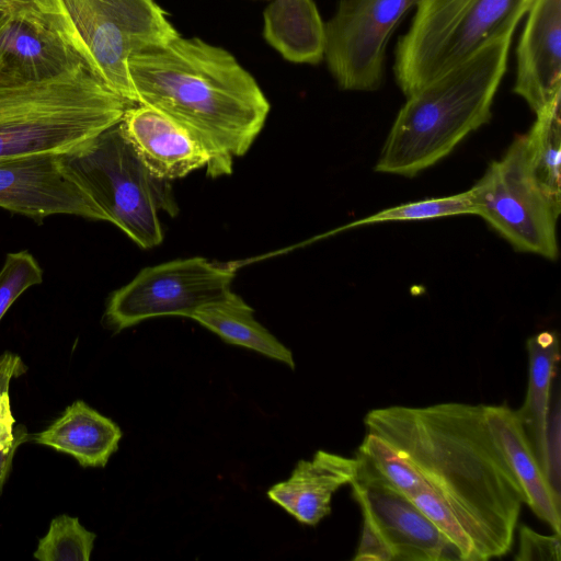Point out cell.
Wrapping results in <instances>:
<instances>
[{"label": "cell", "mask_w": 561, "mask_h": 561, "mask_svg": "<svg viewBox=\"0 0 561 561\" xmlns=\"http://www.w3.org/2000/svg\"><path fill=\"white\" fill-rule=\"evenodd\" d=\"M484 404L390 405L370 410L367 432L421 474L469 538L474 561L507 554L525 494L488 427Z\"/></svg>", "instance_id": "6da1fadb"}, {"label": "cell", "mask_w": 561, "mask_h": 561, "mask_svg": "<svg viewBox=\"0 0 561 561\" xmlns=\"http://www.w3.org/2000/svg\"><path fill=\"white\" fill-rule=\"evenodd\" d=\"M134 104L151 106L194 130L205 142L211 178L232 172L270 113L260 85L228 50L178 35L130 57Z\"/></svg>", "instance_id": "7a4b0ae2"}, {"label": "cell", "mask_w": 561, "mask_h": 561, "mask_svg": "<svg viewBox=\"0 0 561 561\" xmlns=\"http://www.w3.org/2000/svg\"><path fill=\"white\" fill-rule=\"evenodd\" d=\"M513 35L497 38L407 96L376 171L412 178L492 116Z\"/></svg>", "instance_id": "3957f363"}, {"label": "cell", "mask_w": 561, "mask_h": 561, "mask_svg": "<svg viewBox=\"0 0 561 561\" xmlns=\"http://www.w3.org/2000/svg\"><path fill=\"white\" fill-rule=\"evenodd\" d=\"M129 105L84 65L41 81L0 70V161L77 149L118 124Z\"/></svg>", "instance_id": "277c9868"}, {"label": "cell", "mask_w": 561, "mask_h": 561, "mask_svg": "<svg viewBox=\"0 0 561 561\" xmlns=\"http://www.w3.org/2000/svg\"><path fill=\"white\" fill-rule=\"evenodd\" d=\"M48 25L104 85L129 104L131 56L180 35L156 0H36Z\"/></svg>", "instance_id": "5b68a950"}, {"label": "cell", "mask_w": 561, "mask_h": 561, "mask_svg": "<svg viewBox=\"0 0 561 561\" xmlns=\"http://www.w3.org/2000/svg\"><path fill=\"white\" fill-rule=\"evenodd\" d=\"M58 159L64 173L87 194L103 221L119 228L142 249L162 242L159 215L178 210L170 181L148 171L119 123Z\"/></svg>", "instance_id": "8992f818"}, {"label": "cell", "mask_w": 561, "mask_h": 561, "mask_svg": "<svg viewBox=\"0 0 561 561\" xmlns=\"http://www.w3.org/2000/svg\"><path fill=\"white\" fill-rule=\"evenodd\" d=\"M535 0H419L399 37L394 80L409 96L484 45L513 35Z\"/></svg>", "instance_id": "52a82bcc"}, {"label": "cell", "mask_w": 561, "mask_h": 561, "mask_svg": "<svg viewBox=\"0 0 561 561\" xmlns=\"http://www.w3.org/2000/svg\"><path fill=\"white\" fill-rule=\"evenodd\" d=\"M477 215L517 251L558 257L557 220L560 208L545 193L528 163L525 137L490 164L470 188Z\"/></svg>", "instance_id": "ba28073f"}, {"label": "cell", "mask_w": 561, "mask_h": 561, "mask_svg": "<svg viewBox=\"0 0 561 561\" xmlns=\"http://www.w3.org/2000/svg\"><path fill=\"white\" fill-rule=\"evenodd\" d=\"M233 278L232 268L202 256L146 267L111 294L105 324L119 332L157 317L192 318L201 308L232 291Z\"/></svg>", "instance_id": "9c48e42d"}, {"label": "cell", "mask_w": 561, "mask_h": 561, "mask_svg": "<svg viewBox=\"0 0 561 561\" xmlns=\"http://www.w3.org/2000/svg\"><path fill=\"white\" fill-rule=\"evenodd\" d=\"M419 0H340L325 24L324 60L340 89L371 92L385 77L389 38Z\"/></svg>", "instance_id": "30bf717a"}, {"label": "cell", "mask_w": 561, "mask_h": 561, "mask_svg": "<svg viewBox=\"0 0 561 561\" xmlns=\"http://www.w3.org/2000/svg\"><path fill=\"white\" fill-rule=\"evenodd\" d=\"M351 482L363 520L387 547L391 561L461 560L457 548L408 496L382 479L364 459Z\"/></svg>", "instance_id": "8fae6325"}, {"label": "cell", "mask_w": 561, "mask_h": 561, "mask_svg": "<svg viewBox=\"0 0 561 561\" xmlns=\"http://www.w3.org/2000/svg\"><path fill=\"white\" fill-rule=\"evenodd\" d=\"M58 156L41 153L0 161V208L37 222L53 215L102 220L96 206L64 173Z\"/></svg>", "instance_id": "7c38bea8"}, {"label": "cell", "mask_w": 561, "mask_h": 561, "mask_svg": "<svg viewBox=\"0 0 561 561\" xmlns=\"http://www.w3.org/2000/svg\"><path fill=\"white\" fill-rule=\"evenodd\" d=\"M136 154L156 178H184L210 162L203 139L171 116L144 104L129 105L119 122Z\"/></svg>", "instance_id": "4fadbf2b"}, {"label": "cell", "mask_w": 561, "mask_h": 561, "mask_svg": "<svg viewBox=\"0 0 561 561\" xmlns=\"http://www.w3.org/2000/svg\"><path fill=\"white\" fill-rule=\"evenodd\" d=\"M526 15L513 91L537 114L561 95V0H535Z\"/></svg>", "instance_id": "5bb4252c"}, {"label": "cell", "mask_w": 561, "mask_h": 561, "mask_svg": "<svg viewBox=\"0 0 561 561\" xmlns=\"http://www.w3.org/2000/svg\"><path fill=\"white\" fill-rule=\"evenodd\" d=\"M84 65L41 12L11 15L0 48V70L24 80H48Z\"/></svg>", "instance_id": "9a60e30c"}, {"label": "cell", "mask_w": 561, "mask_h": 561, "mask_svg": "<svg viewBox=\"0 0 561 561\" xmlns=\"http://www.w3.org/2000/svg\"><path fill=\"white\" fill-rule=\"evenodd\" d=\"M358 459L318 450L311 460H300L290 477L274 484L267 496L301 524L317 525L331 513L333 494L351 484Z\"/></svg>", "instance_id": "2e32d148"}, {"label": "cell", "mask_w": 561, "mask_h": 561, "mask_svg": "<svg viewBox=\"0 0 561 561\" xmlns=\"http://www.w3.org/2000/svg\"><path fill=\"white\" fill-rule=\"evenodd\" d=\"M484 415L493 439L523 488L525 503L560 535V495L538 462L517 411L506 404L485 405Z\"/></svg>", "instance_id": "e0dca14e"}, {"label": "cell", "mask_w": 561, "mask_h": 561, "mask_svg": "<svg viewBox=\"0 0 561 561\" xmlns=\"http://www.w3.org/2000/svg\"><path fill=\"white\" fill-rule=\"evenodd\" d=\"M121 427L83 400H76L28 442L69 455L82 468H104L118 449Z\"/></svg>", "instance_id": "ac0fdd59"}, {"label": "cell", "mask_w": 561, "mask_h": 561, "mask_svg": "<svg viewBox=\"0 0 561 561\" xmlns=\"http://www.w3.org/2000/svg\"><path fill=\"white\" fill-rule=\"evenodd\" d=\"M263 36L294 64L324 59L325 24L313 0H273L264 10Z\"/></svg>", "instance_id": "d6986e66"}, {"label": "cell", "mask_w": 561, "mask_h": 561, "mask_svg": "<svg viewBox=\"0 0 561 561\" xmlns=\"http://www.w3.org/2000/svg\"><path fill=\"white\" fill-rule=\"evenodd\" d=\"M529 378L526 399L517 414L534 454L547 476L546 434L552 380L560 358L554 332L543 331L527 341Z\"/></svg>", "instance_id": "ffe728a7"}, {"label": "cell", "mask_w": 561, "mask_h": 561, "mask_svg": "<svg viewBox=\"0 0 561 561\" xmlns=\"http://www.w3.org/2000/svg\"><path fill=\"white\" fill-rule=\"evenodd\" d=\"M191 319L229 344L250 348L295 368L290 350L255 320L253 309L233 291L201 308Z\"/></svg>", "instance_id": "44dd1931"}, {"label": "cell", "mask_w": 561, "mask_h": 561, "mask_svg": "<svg viewBox=\"0 0 561 561\" xmlns=\"http://www.w3.org/2000/svg\"><path fill=\"white\" fill-rule=\"evenodd\" d=\"M560 100L556 98L536 114V121L525 137V148L530 169L547 196L561 207Z\"/></svg>", "instance_id": "7402d4cb"}, {"label": "cell", "mask_w": 561, "mask_h": 561, "mask_svg": "<svg viewBox=\"0 0 561 561\" xmlns=\"http://www.w3.org/2000/svg\"><path fill=\"white\" fill-rule=\"evenodd\" d=\"M27 371L21 356L4 352L0 355V497L10 477L13 459L19 447L28 442L25 425L16 424L12 414L10 385Z\"/></svg>", "instance_id": "603a6c76"}, {"label": "cell", "mask_w": 561, "mask_h": 561, "mask_svg": "<svg viewBox=\"0 0 561 561\" xmlns=\"http://www.w3.org/2000/svg\"><path fill=\"white\" fill-rule=\"evenodd\" d=\"M96 534L88 530L78 517H54L47 533L38 540L33 557L39 561H89Z\"/></svg>", "instance_id": "cb8c5ba5"}, {"label": "cell", "mask_w": 561, "mask_h": 561, "mask_svg": "<svg viewBox=\"0 0 561 561\" xmlns=\"http://www.w3.org/2000/svg\"><path fill=\"white\" fill-rule=\"evenodd\" d=\"M357 456L409 499L428 490L416 469L387 440L374 433L367 432L358 447Z\"/></svg>", "instance_id": "d4e9b609"}, {"label": "cell", "mask_w": 561, "mask_h": 561, "mask_svg": "<svg viewBox=\"0 0 561 561\" xmlns=\"http://www.w3.org/2000/svg\"><path fill=\"white\" fill-rule=\"evenodd\" d=\"M458 215H477L470 190L451 196L426 198L390 207L350 224L341 230L385 221L423 220Z\"/></svg>", "instance_id": "484cf974"}, {"label": "cell", "mask_w": 561, "mask_h": 561, "mask_svg": "<svg viewBox=\"0 0 561 561\" xmlns=\"http://www.w3.org/2000/svg\"><path fill=\"white\" fill-rule=\"evenodd\" d=\"M43 278L41 265L28 251L8 253L0 270V321L12 304Z\"/></svg>", "instance_id": "4316f807"}, {"label": "cell", "mask_w": 561, "mask_h": 561, "mask_svg": "<svg viewBox=\"0 0 561 561\" xmlns=\"http://www.w3.org/2000/svg\"><path fill=\"white\" fill-rule=\"evenodd\" d=\"M560 535H540L527 526L519 528V547L516 560H560Z\"/></svg>", "instance_id": "83f0119b"}, {"label": "cell", "mask_w": 561, "mask_h": 561, "mask_svg": "<svg viewBox=\"0 0 561 561\" xmlns=\"http://www.w3.org/2000/svg\"><path fill=\"white\" fill-rule=\"evenodd\" d=\"M354 560L391 561L390 553L383 541L366 520H363L362 537Z\"/></svg>", "instance_id": "f1b7e54d"}, {"label": "cell", "mask_w": 561, "mask_h": 561, "mask_svg": "<svg viewBox=\"0 0 561 561\" xmlns=\"http://www.w3.org/2000/svg\"><path fill=\"white\" fill-rule=\"evenodd\" d=\"M0 10L11 15L41 12L36 0H0Z\"/></svg>", "instance_id": "f546056e"}, {"label": "cell", "mask_w": 561, "mask_h": 561, "mask_svg": "<svg viewBox=\"0 0 561 561\" xmlns=\"http://www.w3.org/2000/svg\"><path fill=\"white\" fill-rule=\"evenodd\" d=\"M10 20H11V14H9L8 12H5L3 10H0V48H1V43H2L3 36L7 32L8 25L10 23Z\"/></svg>", "instance_id": "4dcf8cb0"}]
</instances>
